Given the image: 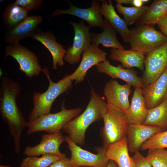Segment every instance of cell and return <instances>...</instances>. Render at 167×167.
<instances>
[{"mask_svg":"<svg viewBox=\"0 0 167 167\" xmlns=\"http://www.w3.org/2000/svg\"><path fill=\"white\" fill-rule=\"evenodd\" d=\"M21 89V85L16 81L6 76L3 77L0 88V113L16 144L20 142L27 123L16 103Z\"/></svg>","mask_w":167,"mask_h":167,"instance_id":"1","label":"cell"},{"mask_svg":"<svg viewBox=\"0 0 167 167\" xmlns=\"http://www.w3.org/2000/svg\"><path fill=\"white\" fill-rule=\"evenodd\" d=\"M106 105L103 98L91 87L89 101L85 110L68 122L62 130L76 144L83 145L87 129L92 123L102 118Z\"/></svg>","mask_w":167,"mask_h":167,"instance_id":"2","label":"cell"},{"mask_svg":"<svg viewBox=\"0 0 167 167\" xmlns=\"http://www.w3.org/2000/svg\"><path fill=\"white\" fill-rule=\"evenodd\" d=\"M43 72L48 79L49 86L44 92H35L32 96L33 108L30 113L28 122L32 121L43 115L50 113L54 102L61 94L71 90L72 82L70 75H67L57 82H53L50 77L48 67L42 69Z\"/></svg>","mask_w":167,"mask_h":167,"instance_id":"3","label":"cell"},{"mask_svg":"<svg viewBox=\"0 0 167 167\" xmlns=\"http://www.w3.org/2000/svg\"><path fill=\"white\" fill-rule=\"evenodd\" d=\"M102 119L104 126L101 134L103 147L107 149L110 145L126 138L130 124L124 111L107 104Z\"/></svg>","mask_w":167,"mask_h":167,"instance_id":"4","label":"cell"},{"mask_svg":"<svg viewBox=\"0 0 167 167\" xmlns=\"http://www.w3.org/2000/svg\"><path fill=\"white\" fill-rule=\"evenodd\" d=\"M82 111V109L80 108L67 109L62 103L60 111L54 113H49L27 122V134L31 135L42 131L48 134L61 132L65 125L79 115Z\"/></svg>","mask_w":167,"mask_h":167,"instance_id":"5","label":"cell"},{"mask_svg":"<svg viewBox=\"0 0 167 167\" xmlns=\"http://www.w3.org/2000/svg\"><path fill=\"white\" fill-rule=\"evenodd\" d=\"M167 42V37L156 30L154 25H139L130 30L131 49L147 54Z\"/></svg>","mask_w":167,"mask_h":167,"instance_id":"6","label":"cell"},{"mask_svg":"<svg viewBox=\"0 0 167 167\" xmlns=\"http://www.w3.org/2000/svg\"><path fill=\"white\" fill-rule=\"evenodd\" d=\"M66 142L71 152L70 167L87 166L106 167L109 161L106 156V149L104 147L96 148V154L82 149L67 136L65 137Z\"/></svg>","mask_w":167,"mask_h":167,"instance_id":"7","label":"cell"},{"mask_svg":"<svg viewBox=\"0 0 167 167\" xmlns=\"http://www.w3.org/2000/svg\"><path fill=\"white\" fill-rule=\"evenodd\" d=\"M10 56L15 59L19 65V70L26 77L32 78L38 76L42 69L34 53L20 44H9L5 49V57Z\"/></svg>","mask_w":167,"mask_h":167,"instance_id":"8","label":"cell"},{"mask_svg":"<svg viewBox=\"0 0 167 167\" xmlns=\"http://www.w3.org/2000/svg\"><path fill=\"white\" fill-rule=\"evenodd\" d=\"M142 78L144 86L157 79L167 68V42L147 54Z\"/></svg>","mask_w":167,"mask_h":167,"instance_id":"9","label":"cell"},{"mask_svg":"<svg viewBox=\"0 0 167 167\" xmlns=\"http://www.w3.org/2000/svg\"><path fill=\"white\" fill-rule=\"evenodd\" d=\"M70 23L74 28L75 36L73 45L67 49L64 60L73 65L79 62L82 53L91 44V33L89 32L90 28L85 26L83 21L79 23Z\"/></svg>","mask_w":167,"mask_h":167,"instance_id":"10","label":"cell"},{"mask_svg":"<svg viewBox=\"0 0 167 167\" xmlns=\"http://www.w3.org/2000/svg\"><path fill=\"white\" fill-rule=\"evenodd\" d=\"M70 5L67 10L56 9L53 13L51 17L61 14H68L75 16L86 21L90 28L97 26L103 28L104 20L100 10V4L96 0L92 1L91 6L87 8H81L74 6L71 3L68 2Z\"/></svg>","mask_w":167,"mask_h":167,"instance_id":"11","label":"cell"},{"mask_svg":"<svg viewBox=\"0 0 167 167\" xmlns=\"http://www.w3.org/2000/svg\"><path fill=\"white\" fill-rule=\"evenodd\" d=\"M131 86L127 83L120 84L114 79L108 81L105 84L103 91L107 104L125 111L130 105L129 97L132 93Z\"/></svg>","mask_w":167,"mask_h":167,"instance_id":"12","label":"cell"},{"mask_svg":"<svg viewBox=\"0 0 167 167\" xmlns=\"http://www.w3.org/2000/svg\"><path fill=\"white\" fill-rule=\"evenodd\" d=\"M65 140V137L61 132L43 134L39 144L33 146L26 147L23 154L27 156H38L46 154H52L63 157L66 155L60 152L59 148Z\"/></svg>","mask_w":167,"mask_h":167,"instance_id":"13","label":"cell"},{"mask_svg":"<svg viewBox=\"0 0 167 167\" xmlns=\"http://www.w3.org/2000/svg\"><path fill=\"white\" fill-rule=\"evenodd\" d=\"M107 53L91 44L83 52L81 62L74 72L70 75V78L76 83L84 81L88 71L92 66L107 60Z\"/></svg>","mask_w":167,"mask_h":167,"instance_id":"14","label":"cell"},{"mask_svg":"<svg viewBox=\"0 0 167 167\" xmlns=\"http://www.w3.org/2000/svg\"><path fill=\"white\" fill-rule=\"evenodd\" d=\"M42 20V17L40 15L29 16L15 26L8 29L4 41L9 44H15L25 37H31Z\"/></svg>","mask_w":167,"mask_h":167,"instance_id":"15","label":"cell"},{"mask_svg":"<svg viewBox=\"0 0 167 167\" xmlns=\"http://www.w3.org/2000/svg\"><path fill=\"white\" fill-rule=\"evenodd\" d=\"M31 37L36 41L40 42L49 51L52 57L53 70H57L58 66H62L64 65V59L67 51L63 45L57 42L52 32H45L37 29Z\"/></svg>","mask_w":167,"mask_h":167,"instance_id":"16","label":"cell"},{"mask_svg":"<svg viewBox=\"0 0 167 167\" xmlns=\"http://www.w3.org/2000/svg\"><path fill=\"white\" fill-rule=\"evenodd\" d=\"M96 67L98 72L105 73L113 79H121L135 88L144 87L142 78L137 76L136 71L130 69L124 68L120 65L114 66L107 60L100 62Z\"/></svg>","mask_w":167,"mask_h":167,"instance_id":"17","label":"cell"},{"mask_svg":"<svg viewBox=\"0 0 167 167\" xmlns=\"http://www.w3.org/2000/svg\"><path fill=\"white\" fill-rule=\"evenodd\" d=\"M148 109L154 108L167 98V68L155 81L142 88Z\"/></svg>","mask_w":167,"mask_h":167,"instance_id":"18","label":"cell"},{"mask_svg":"<svg viewBox=\"0 0 167 167\" xmlns=\"http://www.w3.org/2000/svg\"><path fill=\"white\" fill-rule=\"evenodd\" d=\"M162 131L154 126L143 124H130L126 135L129 151L134 153L139 152L146 141L154 134Z\"/></svg>","mask_w":167,"mask_h":167,"instance_id":"19","label":"cell"},{"mask_svg":"<svg viewBox=\"0 0 167 167\" xmlns=\"http://www.w3.org/2000/svg\"><path fill=\"white\" fill-rule=\"evenodd\" d=\"M100 10L104 17L105 22L120 34L124 41L129 42L130 30L124 19L121 18L116 12L112 1H102Z\"/></svg>","mask_w":167,"mask_h":167,"instance_id":"20","label":"cell"},{"mask_svg":"<svg viewBox=\"0 0 167 167\" xmlns=\"http://www.w3.org/2000/svg\"><path fill=\"white\" fill-rule=\"evenodd\" d=\"M148 110L143 95L142 88H135L131 104L128 109L125 111L129 124H143L147 115Z\"/></svg>","mask_w":167,"mask_h":167,"instance_id":"21","label":"cell"},{"mask_svg":"<svg viewBox=\"0 0 167 167\" xmlns=\"http://www.w3.org/2000/svg\"><path fill=\"white\" fill-rule=\"evenodd\" d=\"M109 58L112 60L119 62L124 68L135 67L144 71V54L139 51L131 49L126 50L111 48Z\"/></svg>","mask_w":167,"mask_h":167,"instance_id":"22","label":"cell"},{"mask_svg":"<svg viewBox=\"0 0 167 167\" xmlns=\"http://www.w3.org/2000/svg\"><path fill=\"white\" fill-rule=\"evenodd\" d=\"M127 138L110 145L105 155L108 159L114 161L118 167H134L132 157L129 153Z\"/></svg>","mask_w":167,"mask_h":167,"instance_id":"23","label":"cell"},{"mask_svg":"<svg viewBox=\"0 0 167 167\" xmlns=\"http://www.w3.org/2000/svg\"><path fill=\"white\" fill-rule=\"evenodd\" d=\"M103 31L99 33H91V43L98 46L100 44L105 47L119 49H124V47L118 41L116 35L117 31L104 21Z\"/></svg>","mask_w":167,"mask_h":167,"instance_id":"24","label":"cell"},{"mask_svg":"<svg viewBox=\"0 0 167 167\" xmlns=\"http://www.w3.org/2000/svg\"><path fill=\"white\" fill-rule=\"evenodd\" d=\"M167 15V0H155L137 22L139 25H154Z\"/></svg>","mask_w":167,"mask_h":167,"instance_id":"25","label":"cell"},{"mask_svg":"<svg viewBox=\"0 0 167 167\" xmlns=\"http://www.w3.org/2000/svg\"><path fill=\"white\" fill-rule=\"evenodd\" d=\"M143 124L157 127L162 131L167 130V98L156 107L148 109Z\"/></svg>","mask_w":167,"mask_h":167,"instance_id":"26","label":"cell"},{"mask_svg":"<svg viewBox=\"0 0 167 167\" xmlns=\"http://www.w3.org/2000/svg\"><path fill=\"white\" fill-rule=\"evenodd\" d=\"M29 11L14 2L10 3L2 13L4 26L8 28L14 27L29 16L28 13Z\"/></svg>","mask_w":167,"mask_h":167,"instance_id":"27","label":"cell"},{"mask_svg":"<svg viewBox=\"0 0 167 167\" xmlns=\"http://www.w3.org/2000/svg\"><path fill=\"white\" fill-rule=\"evenodd\" d=\"M116 6L119 13L123 15L127 26L137 22L148 7V6H142L140 7H127L119 4H117Z\"/></svg>","mask_w":167,"mask_h":167,"instance_id":"28","label":"cell"},{"mask_svg":"<svg viewBox=\"0 0 167 167\" xmlns=\"http://www.w3.org/2000/svg\"><path fill=\"white\" fill-rule=\"evenodd\" d=\"M62 157L55 154H49L41 156H27L20 163V167H49L53 163Z\"/></svg>","mask_w":167,"mask_h":167,"instance_id":"29","label":"cell"},{"mask_svg":"<svg viewBox=\"0 0 167 167\" xmlns=\"http://www.w3.org/2000/svg\"><path fill=\"white\" fill-rule=\"evenodd\" d=\"M145 158L152 167H167V152L164 148L149 149Z\"/></svg>","mask_w":167,"mask_h":167,"instance_id":"30","label":"cell"},{"mask_svg":"<svg viewBox=\"0 0 167 167\" xmlns=\"http://www.w3.org/2000/svg\"><path fill=\"white\" fill-rule=\"evenodd\" d=\"M156 148H167V130L153 135L143 144L140 149Z\"/></svg>","mask_w":167,"mask_h":167,"instance_id":"31","label":"cell"},{"mask_svg":"<svg viewBox=\"0 0 167 167\" xmlns=\"http://www.w3.org/2000/svg\"><path fill=\"white\" fill-rule=\"evenodd\" d=\"M20 6L30 11L39 8L42 5V0H16L14 2Z\"/></svg>","mask_w":167,"mask_h":167,"instance_id":"32","label":"cell"},{"mask_svg":"<svg viewBox=\"0 0 167 167\" xmlns=\"http://www.w3.org/2000/svg\"><path fill=\"white\" fill-rule=\"evenodd\" d=\"M134 161V167H152L139 152H135L132 157Z\"/></svg>","mask_w":167,"mask_h":167,"instance_id":"33","label":"cell"},{"mask_svg":"<svg viewBox=\"0 0 167 167\" xmlns=\"http://www.w3.org/2000/svg\"><path fill=\"white\" fill-rule=\"evenodd\" d=\"M49 167H70V158L66 156L55 161Z\"/></svg>","mask_w":167,"mask_h":167,"instance_id":"34","label":"cell"},{"mask_svg":"<svg viewBox=\"0 0 167 167\" xmlns=\"http://www.w3.org/2000/svg\"><path fill=\"white\" fill-rule=\"evenodd\" d=\"M156 24L161 32L167 37V15L160 19Z\"/></svg>","mask_w":167,"mask_h":167,"instance_id":"35","label":"cell"},{"mask_svg":"<svg viewBox=\"0 0 167 167\" xmlns=\"http://www.w3.org/2000/svg\"><path fill=\"white\" fill-rule=\"evenodd\" d=\"M143 0H133L132 4L134 7H140L142 6Z\"/></svg>","mask_w":167,"mask_h":167,"instance_id":"36","label":"cell"},{"mask_svg":"<svg viewBox=\"0 0 167 167\" xmlns=\"http://www.w3.org/2000/svg\"><path fill=\"white\" fill-rule=\"evenodd\" d=\"M79 167H89L87 166H81ZM106 167H118L117 164L113 161L109 160Z\"/></svg>","mask_w":167,"mask_h":167,"instance_id":"37","label":"cell"},{"mask_svg":"<svg viewBox=\"0 0 167 167\" xmlns=\"http://www.w3.org/2000/svg\"><path fill=\"white\" fill-rule=\"evenodd\" d=\"M0 167H12V166L10 165H1Z\"/></svg>","mask_w":167,"mask_h":167,"instance_id":"38","label":"cell"},{"mask_svg":"<svg viewBox=\"0 0 167 167\" xmlns=\"http://www.w3.org/2000/svg\"></svg>","mask_w":167,"mask_h":167,"instance_id":"39","label":"cell"}]
</instances>
